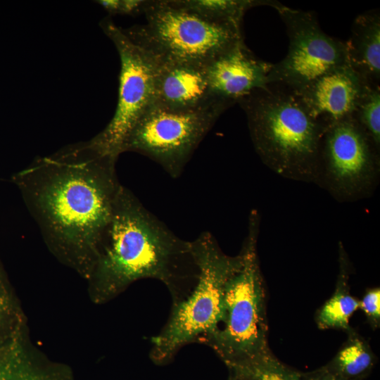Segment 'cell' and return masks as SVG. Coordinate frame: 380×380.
<instances>
[{
	"mask_svg": "<svg viewBox=\"0 0 380 380\" xmlns=\"http://www.w3.org/2000/svg\"><path fill=\"white\" fill-rule=\"evenodd\" d=\"M117 159L90 139L38 158L13 177L48 246L87 279L122 185Z\"/></svg>",
	"mask_w": 380,
	"mask_h": 380,
	"instance_id": "cell-1",
	"label": "cell"
},
{
	"mask_svg": "<svg viewBox=\"0 0 380 380\" xmlns=\"http://www.w3.org/2000/svg\"><path fill=\"white\" fill-rule=\"evenodd\" d=\"M198 274L191 241L177 236L121 185L88 279L92 301L105 303L138 280L155 279L175 304L188 296Z\"/></svg>",
	"mask_w": 380,
	"mask_h": 380,
	"instance_id": "cell-2",
	"label": "cell"
},
{
	"mask_svg": "<svg viewBox=\"0 0 380 380\" xmlns=\"http://www.w3.org/2000/svg\"><path fill=\"white\" fill-rule=\"evenodd\" d=\"M238 103L246 113L253 145L262 163L281 177L316 183L326 129L299 96L289 88L270 83Z\"/></svg>",
	"mask_w": 380,
	"mask_h": 380,
	"instance_id": "cell-3",
	"label": "cell"
},
{
	"mask_svg": "<svg viewBox=\"0 0 380 380\" xmlns=\"http://www.w3.org/2000/svg\"><path fill=\"white\" fill-rule=\"evenodd\" d=\"M260 215H249L241 260L228 278L220 317L201 343L211 348L234 377H248L271 351L267 344L265 289L257 254Z\"/></svg>",
	"mask_w": 380,
	"mask_h": 380,
	"instance_id": "cell-4",
	"label": "cell"
},
{
	"mask_svg": "<svg viewBox=\"0 0 380 380\" xmlns=\"http://www.w3.org/2000/svg\"><path fill=\"white\" fill-rule=\"evenodd\" d=\"M144 13L145 24L123 30L157 61L206 66L243 42L241 25L205 18L177 0L148 1Z\"/></svg>",
	"mask_w": 380,
	"mask_h": 380,
	"instance_id": "cell-5",
	"label": "cell"
},
{
	"mask_svg": "<svg viewBox=\"0 0 380 380\" xmlns=\"http://www.w3.org/2000/svg\"><path fill=\"white\" fill-rule=\"evenodd\" d=\"M191 243L198 278L186 298L172 304L167 322L151 339L150 356L157 364L169 362L183 346L201 343L213 331L221 315L226 282L241 260L240 253L226 255L208 232Z\"/></svg>",
	"mask_w": 380,
	"mask_h": 380,
	"instance_id": "cell-6",
	"label": "cell"
},
{
	"mask_svg": "<svg viewBox=\"0 0 380 380\" xmlns=\"http://www.w3.org/2000/svg\"><path fill=\"white\" fill-rule=\"evenodd\" d=\"M232 106L219 101L195 109L172 110L153 104L130 130L121 151L141 153L177 179L216 120Z\"/></svg>",
	"mask_w": 380,
	"mask_h": 380,
	"instance_id": "cell-7",
	"label": "cell"
},
{
	"mask_svg": "<svg viewBox=\"0 0 380 380\" xmlns=\"http://www.w3.org/2000/svg\"><path fill=\"white\" fill-rule=\"evenodd\" d=\"M379 151L353 117L330 126L321 141L316 184L338 201L370 196L379 177Z\"/></svg>",
	"mask_w": 380,
	"mask_h": 380,
	"instance_id": "cell-8",
	"label": "cell"
},
{
	"mask_svg": "<svg viewBox=\"0 0 380 380\" xmlns=\"http://www.w3.org/2000/svg\"><path fill=\"white\" fill-rule=\"evenodd\" d=\"M100 26L115 44L120 56L118 101L111 120L91 140L102 151L118 158L126 137L154 103L156 64L153 58L132 42L110 17L103 19Z\"/></svg>",
	"mask_w": 380,
	"mask_h": 380,
	"instance_id": "cell-9",
	"label": "cell"
},
{
	"mask_svg": "<svg viewBox=\"0 0 380 380\" xmlns=\"http://www.w3.org/2000/svg\"><path fill=\"white\" fill-rule=\"evenodd\" d=\"M289 39L286 57L272 63L268 84L282 85L298 93L324 74L348 63L345 42L326 34L316 14L280 4L275 8Z\"/></svg>",
	"mask_w": 380,
	"mask_h": 380,
	"instance_id": "cell-10",
	"label": "cell"
},
{
	"mask_svg": "<svg viewBox=\"0 0 380 380\" xmlns=\"http://www.w3.org/2000/svg\"><path fill=\"white\" fill-rule=\"evenodd\" d=\"M369 84L347 63L324 74L303 90L295 93L312 116L327 129L353 117Z\"/></svg>",
	"mask_w": 380,
	"mask_h": 380,
	"instance_id": "cell-11",
	"label": "cell"
},
{
	"mask_svg": "<svg viewBox=\"0 0 380 380\" xmlns=\"http://www.w3.org/2000/svg\"><path fill=\"white\" fill-rule=\"evenodd\" d=\"M272 63L256 57L242 42L206 65L212 94L232 105L268 84Z\"/></svg>",
	"mask_w": 380,
	"mask_h": 380,
	"instance_id": "cell-12",
	"label": "cell"
},
{
	"mask_svg": "<svg viewBox=\"0 0 380 380\" xmlns=\"http://www.w3.org/2000/svg\"><path fill=\"white\" fill-rule=\"evenodd\" d=\"M153 61L156 64L153 105L172 110H189L222 101L210 91L206 66Z\"/></svg>",
	"mask_w": 380,
	"mask_h": 380,
	"instance_id": "cell-13",
	"label": "cell"
},
{
	"mask_svg": "<svg viewBox=\"0 0 380 380\" xmlns=\"http://www.w3.org/2000/svg\"><path fill=\"white\" fill-rule=\"evenodd\" d=\"M345 43L348 65L367 82L380 86L379 9L357 15Z\"/></svg>",
	"mask_w": 380,
	"mask_h": 380,
	"instance_id": "cell-14",
	"label": "cell"
},
{
	"mask_svg": "<svg viewBox=\"0 0 380 380\" xmlns=\"http://www.w3.org/2000/svg\"><path fill=\"white\" fill-rule=\"evenodd\" d=\"M0 380H57V376L37 360L26 338L16 335L0 351Z\"/></svg>",
	"mask_w": 380,
	"mask_h": 380,
	"instance_id": "cell-15",
	"label": "cell"
},
{
	"mask_svg": "<svg viewBox=\"0 0 380 380\" xmlns=\"http://www.w3.org/2000/svg\"><path fill=\"white\" fill-rule=\"evenodd\" d=\"M339 273L332 296L325 302L317 317L320 329H350V319L360 308V300L349 292L348 266L343 248L340 243Z\"/></svg>",
	"mask_w": 380,
	"mask_h": 380,
	"instance_id": "cell-16",
	"label": "cell"
},
{
	"mask_svg": "<svg viewBox=\"0 0 380 380\" xmlns=\"http://www.w3.org/2000/svg\"><path fill=\"white\" fill-rule=\"evenodd\" d=\"M348 338L327 367L346 380L364 376L372 367L374 355L368 343L351 329Z\"/></svg>",
	"mask_w": 380,
	"mask_h": 380,
	"instance_id": "cell-17",
	"label": "cell"
},
{
	"mask_svg": "<svg viewBox=\"0 0 380 380\" xmlns=\"http://www.w3.org/2000/svg\"><path fill=\"white\" fill-rule=\"evenodd\" d=\"M184 7L198 15L217 22L241 25L244 13L258 6L274 8L281 3L270 0H177Z\"/></svg>",
	"mask_w": 380,
	"mask_h": 380,
	"instance_id": "cell-18",
	"label": "cell"
},
{
	"mask_svg": "<svg viewBox=\"0 0 380 380\" xmlns=\"http://www.w3.org/2000/svg\"><path fill=\"white\" fill-rule=\"evenodd\" d=\"M353 117L380 151V86L367 87Z\"/></svg>",
	"mask_w": 380,
	"mask_h": 380,
	"instance_id": "cell-19",
	"label": "cell"
},
{
	"mask_svg": "<svg viewBox=\"0 0 380 380\" xmlns=\"http://www.w3.org/2000/svg\"><path fill=\"white\" fill-rule=\"evenodd\" d=\"M23 324L21 310L0 262V338L10 336Z\"/></svg>",
	"mask_w": 380,
	"mask_h": 380,
	"instance_id": "cell-20",
	"label": "cell"
},
{
	"mask_svg": "<svg viewBox=\"0 0 380 380\" xmlns=\"http://www.w3.org/2000/svg\"><path fill=\"white\" fill-rule=\"evenodd\" d=\"M248 377L255 380H302L299 374L283 365L272 353L254 367Z\"/></svg>",
	"mask_w": 380,
	"mask_h": 380,
	"instance_id": "cell-21",
	"label": "cell"
},
{
	"mask_svg": "<svg viewBox=\"0 0 380 380\" xmlns=\"http://www.w3.org/2000/svg\"><path fill=\"white\" fill-rule=\"evenodd\" d=\"M148 1L100 0L96 1L110 15H136L144 13Z\"/></svg>",
	"mask_w": 380,
	"mask_h": 380,
	"instance_id": "cell-22",
	"label": "cell"
},
{
	"mask_svg": "<svg viewBox=\"0 0 380 380\" xmlns=\"http://www.w3.org/2000/svg\"><path fill=\"white\" fill-rule=\"evenodd\" d=\"M360 308L364 312L372 327L377 328L380 323V289H369L360 300Z\"/></svg>",
	"mask_w": 380,
	"mask_h": 380,
	"instance_id": "cell-23",
	"label": "cell"
},
{
	"mask_svg": "<svg viewBox=\"0 0 380 380\" xmlns=\"http://www.w3.org/2000/svg\"><path fill=\"white\" fill-rule=\"evenodd\" d=\"M302 380H346L328 367L315 372L313 374L308 375V376H302Z\"/></svg>",
	"mask_w": 380,
	"mask_h": 380,
	"instance_id": "cell-24",
	"label": "cell"
},
{
	"mask_svg": "<svg viewBox=\"0 0 380 380\" xmlns=\"http://www.w3.org/2000/svg\"><path fill=\"white\" fill-rule=\"evenodd\" d=\"M10 336L7 338H0V351L3 348L4 346L5 345L6 342L7 341V340L9 338Z\"/></svg>",
	"mask_w": 380,
	"mask_h": 380,
	"instance_id": "cell-25",
	"label": "cell"
},
{
	"mask_svg": "<svg viewBox=\"0 0 380 380\" xmlns=\"http://www.w3.org/2000/svg\"><path fill=\"white\" fill-rule=\"evenodd\" d=\"M233 380H255V379L252 377H247V378L234 377Z\"/></svg>",
	"mask_w": 380,
	"mask_h": 380,
	"instance_id": "cell-26",
	"label": "cell"
}]
</instances>
